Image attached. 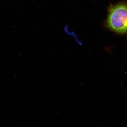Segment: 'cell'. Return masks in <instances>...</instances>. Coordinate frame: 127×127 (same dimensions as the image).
Listing matches in <instances>:
<instances>
[{
    "label": "cell",
    "instance_id": "obj_1",
    "mask_svg": "<svg viewBox=\"0 0 127 127\" xmlns=\"http://www.w3.org/2000/svg\"><path fill=\"white\" fill-rule=\"evenodd\" d=\"M106 23L107 27L113 31L127 32V5L119 4L109 7Z\"/></svg>",
    "mask_w": 127,
    "mask_h": 127
}]
</instances>
